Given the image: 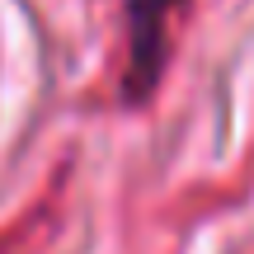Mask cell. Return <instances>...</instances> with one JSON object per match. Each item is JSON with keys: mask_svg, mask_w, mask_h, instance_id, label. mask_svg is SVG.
Masks as SVG:
<instances>
[{"mask_svg": "<svg viewBox=\"0 0 254 254\" xmlns=\"http://www.w3.org/2000/svg\"><path fill=\"white\" fill-rule=\"evenodd\" d=\"M174 0H132L127 5V94H151L165 62V24Z\"/></svg>", "mask_w": 254, "mask_h": 254, "instance_id": "cell-1", "label": "cell"}]
</instances>
